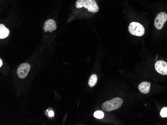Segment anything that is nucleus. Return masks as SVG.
I'll use <instances>...</instances> for the list:
<instances>
[{
	"mask_svg": "<svg viewBox=\"0 0 167 125\" xmlns=\"http://www.w3.org/2000/svg\"><path fill=\"white\" fill-rule=\"evenodd\" d=\"M75 5L78 9L84 7L89 12L93 13L99 11V7L95 0H77Z\"/></svg>",
	"mask_w": 167,
	"mask_h": 125,
	"instance_id": "f257e3e1",
	"label": "nucleus"
},
{
	"mask_svg": "<svg viewBox=\"0 0 167 125\" xmlns=\"http://www.w3.org/2000/svg\"><path fill=\"white\" fill-rule=\"evenodd\" d=\"M123 101L120 98H115L112 100L105 102L102 104L103 109L107 112H110L119 108L122 106Z\"/></svg>",
	"mask_w": 167,
	"mask_h": 125,
	"instance_id": "f03ea898",
	"label": "nucleus"
},
{
	"mask_svg": "<svg viewBox=\"0 0 167 125\" xmlns=\"http://www.w3.org/2000/svg\"><path fill=\"white\" fill-rule=\"evenodd\" d=\"M128 29L129 33L133 36L142 37L145 33L144 28L139 22H131L129 25Z\"/></svg>",
	"mask_w": 167,
	"mask_h": 125,
	"instance_id": "7ed1b4c3",
	"label": "nucleus"
},
{
	"mask_svg": "<svg viewBox=\"0 0 167 125\" xmlns=\"http://www.w3.org/2000/svg\"><path fill=\"white\" fill-rule=\"evenodd\" d=\"M167 21V14L165 12L158 14L154 21V25L157 29H161L163 28L165 22Z\"/></svg>",
	"mask_w": 167,
	"mask_h": 125,
	"instance_id": "20e7f679",
	"label": "nucleus"
},
{
	"mask_svg": "<svg viewBox=\"0 0 167 125\" xmlns=\"http://www.w3.org/2000/svg\"><path fill=\"white\" fill-rule=\"evenodd\" d=\"M31 66L27 63H22L17 69L18 76L20 78L23 79L26 77L30 70Z\"/></svg>",
	"mask_w": 167,
	"mask_h": 125,
	"instance_id": "39448f33",
	"label": "nucleus"
},
{
	"mask_svg": "<svg viewBox=\"0 0 167 125\" xmlns=\"http://www.w3.org/2000/svg\"><path fill=\"white\" fill-rule=\"evenodd\" d=\"M155 69L157 72L162 75H167V63L164 61H159L155 64Z\"/></svg>",
	"mask_w": 167,
	"mask_h": 125,
	"instance_id": "423d86ee",
	"label": "nucleus"
},
{
	"mask_svg": "<svg viewBox=\"0 0 167 125\" xmlns=\"http://www.w3.org/2000/svg\"><path fill=\"white\" fill-rule=\"evenodd\" d=\"M57 29V25L55 21L52 19H49L47 20L44 23L43 29L44 32H49L52 33L54 30H56Z\"/></svg>",
	"mask_w": 167,
	"mask_h": 125,
	"instance_id": "0eeeda50",
	"label": "nucleus"
},
{
	"mask_svg": "<svg viewBox=\"0 0 167 125\" xmlns=\"http://www.w3.org/2000/svg\"><path fill=\"white\" fill-rule=\"evenodd\" d=\"M151 83L148 82L144 81L140 84L138 89L142 93L148 94L150 92Z\"/></svg>",
	"mask_w": 167,
	"mask_h": 125,
	"instance_id": "6e6552de",
	"label": "nucleus"
},
{
	"mask_svg": "<svg viewBox=\"0 0 167 125\" xmlns=\"http://www.w3.org/2000/svg\"><path fill=\"white\" fill-rule=\"evenodd\" d=\"M10 30L4 25H0V38L4 39L9 36Z\"/></svg>",
	"mask_w": 167,
	"mask_h": 125,
	"instance_id": "1a4fd4ad",
	"label": "nucleus"
},
{
	"mask_svg": "<svg viewBox=\"0 0 167 125\" xmlns=\"http://www.w3.org/2000/svg\"><path fill=\"white\" fill-rule=\"evenodd\" d=\"M97 80H98V77L97 75H96L95 74H93L91 75L88 81V85L90 87H93L95 86L97 82Z\"/></svg>",
	"mask_w": 167,
	"mask_h": 125,
	"instance_id": "9d476101",
	"label": "nucleus"
},
{
	"mask_svg": "<svg viewBox=\"0 0 167 125\" xmlns=\"http://www.w3.org/2000/svg\"><path fill=\"white\" fill-rule=\"evenodd\" d=\"M94 116L96 118L101 119L104 117V114L102 111H97L94 114Z\"/></svg>",
	"mask_w": 167,
	"mask_h": 125,
	"instance_id": "9b49d317",
	"label": "nucleus"
},
{
	"mask_svg": "<svg viewBox=\"0 0 167 125\" xmlns=\"http://www.w3.org/2000/svg\"><path fill=\"white\" fill-rule=\"evenodd\" d=\"M160 115L162 117H167V107H164L161 110Z\"/></svg>",
	"mask_w": 167,
	"mask_h": 125,
	"instance_id": "f8f14e48",
	"label": "nucleus"
},
{
	"mask_svg": "<svg viewBox=\"0 0 167 125\" xmlns=\"http://www.w3.org/2000/svg\"><path fill=\"white\" fill-rule=\"evenodd\" d=\"M49 116L50 117H53V116H54V113L53 111H49Z\"/></svg>",
	"mask_w": 167,
	"mask_h": 125,
	"instance_id": "ddd939ff",
	"label": "nucleus"
},
{
	"mask_svg": "<svg viewBox=\"0 0 167 125\" xmlns=\"http://www.w3.org/2000/svg\"><path fill=\"white\" fill-rule=\"evenodd\" d=\"M3 65V62H2V61L1 59H0V67H2Z\"/></svg>",
	"mask_w": 167,
	"mask_h": 125,
	"instance_id": "4468645a",
	"label": "nucleus"
}]
</instances>
